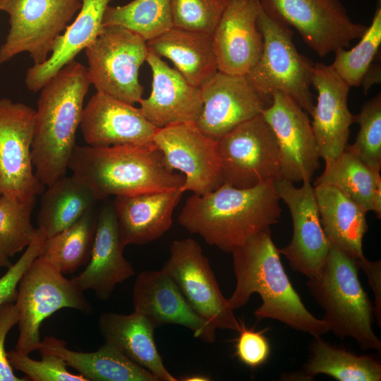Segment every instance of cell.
Wrapping results in <instances>:
<instances>
[{
	"label": "cell",
	"mask_w": 381,
	"mask_h": 381,
	"mask_svg": "<svg viewBox=\"0 0 381 381\" xmlns=\"http://www.w3.org/2000/svg\"><path fill=\"white\" fill-rule=\"evenodd\" d=\"M325 162V169L315 179L313 186H332L367 212L373 211L375 190L381 182L380 174L368 168L349 145L337 157Z\"/></svg>",
	"instance_id": "1f68e13d"
},
{
	"label": "cell",
	"mask_w": 381,
	"mask_h": 381,
	"mask_svg": "<svg viewBox=\"0 0 381 381\" xmlns=\"http://www.w3.org/2000/svg\"><path fill=\"white\" fill-rule=\"evenodd\" d=\"M81 1L76 18L57 37L47 60L28 69L25 83L29 90L40 91L51 78L90 46L100 32L105 10L111 0Z\"/></svg>",
	"instance_id": "d4e9b609"
},
{
	"label": "cell",
	"mask_w": 381,
	"mask_h": 381,
	"mask_svg": "<svg viewBox=\"0 0 381 381\" xmlns=\"http://www.w3.org/2000/svg\"><path fill=\"white\" fill-rule=\"evenodd\" d=\"M260 0H229L213 33L219 71L246 75L262 54V35L258 26Z\"/></svg>",
	"instance_id": "ac0fdd59"
},
{
	"label": "cell",
	"mask_w": 381,
	"mask_h": 381,
	"mask_svg": "<svg viewBox=\"0 0 381 381\" xmlns=\"http://www.w3.org/2000/svg\"><path fill=\"white\" fill-rule=\"evenodd\" d=\"M10 258L0 249V267H9L11 265Z\"/></svg>",
	"instance_id": "f6af8a7d"
},
{
	"label": "cell",
	"mask_w": 381,
	"mask_h": 381,
	"mask_svg": "<svg viewBox=\"0 0 381 381\" xmlns=\"http://www.w3.org/2000/svg\"><path fill=\"white\" fill-rule=\"evenodd\" d=\"M35 114L23 103L0 99V195L28 200L44 191L31 156Z\"/></svg>",
	"instance_id": "4fadbf2b"
},
{
	"label": "cell",
	"mask_w": 381,
	"mask_h": 381,
	"mask_svg": "<svg viewBox=\"0 0 381 381\" xmlns=\"http://www.w3.org/2000/svg\"><path fill=\"white\" fill-rule=\"evenodd\" d=\"M311 85L318 92L311 126L320 157L325 161L332 159L347 146L353 123L347 104L351 87L332 65L324 63L313 64Z\"/></svg>",
	"instance_id": "ffe728a7"
},
{
	"label": "cell",
	"mask_w": 381,
	"mask_h": 381,
	"mask_svg": "<svg viewBox=\"0 0 381 381\" xmlns=\"http://www.w3.org/2000/svg\"><path fill=\"white\" fill-rule=\"evenodd\" d=\"M351 49L337 50L332 66L351 87H359L368 69L373 64L381 44V4L376 8L370 25Z\"/></svg>",
	"instance_id": "d590c367"
},
{
	"label": "cell",
	"mask_w": 381,
	"mask_h": 381,
	"mask_svg": "<svg viewBox=\"0 0 381 381\" xmlns=\"http://www.w3.org/2000/svg\"><path fill=\"white\" fill-rule=\"evenodd\" d=\"M97 220L93 210L86 212L70 226L47 238L38 258L64 274L73 273L90 260Z\"/></svg>",
	"instance_id": "d6a6232c"
},
{
	"label": "cell",
	"mask_w": 381,
	"mask_h": 381,
	"mask_svg": "<svg viewBox=\"0 0 381 381\" xmlns=\"http://www.w3.org/2000/svg\"><path fill=\"white\" fill-rule=\"evenodd\" d=\"M359 125L354 143L349 145L360 159L373 172L381 169V95L368 100L353 116Z\"/></svg>",
	"instance_id": "8d00e7d4"
},
{
	"label": "cell",
	"mask_w": 381,
	"mask_h": 381,
	"mask_svg": "<svg viewBox=\"0 0 381 381\" xmlns=\"http://www.w3.org/2000/svg\"><path fill=\"white\" fill-rule=\"evenodd\" d=\"M133 310L150 318L157 327L172 324L185 327L205 343L216 339V328L199 315L162 269L143 271L136 277L132 292Z\"/></svg>",
	"instance_id": "d6986e66"
},
{
	"label": "cell",
	"mask_w": 381,
	"mask_h": 381,
	"mask_svg": "<svg viewBox=\"0 0 381 381\" xmlns=\"http://www.w3.org/2000/svg\"><path fill=\"white\" fill-rule=\"evenodd\" d=\"M149 52L147 42L138 35L116 25L102 26L85 49L91 85L131 104L143 98L139 70Z\"/></svg>",
	"instance_id": "ba28073f"
},
{
	"label": "cell",
	"mask_w": 381,
	"mask_h": 381,
	"mask_svg": "<svg viewBox=\"0 0 381 381\" xmlns=\"http://www.w3.org/2000/svg\"><path fill=\"white\" fill-rule=\"evenodd\" d=\"M145 61L152 71V82L150 96L138 102L144 116L156 128L195 123L202 107L200 88L150 51Z\"/></svg>",
	"instance_id": "603a6c76"
},
{
	"label": "cell",
	"mask_w": 381,
	"mask_h": 381,
	"mask_svg": "<svg viewBox=\"0 0 381 381\" xmlns=\"http://www.w3.org/2000/svg\"><path fill=\"white\" fill-rule=\"evenodd\" d=\"M38 351L40 355L60 357L87 381H159L155 375L107 341L95 351L83 352L71 350L64 340L48 336L42 340Z\"/></svg>",
	"instance_id": "4316f807"
},
{
	"label": "cell",
	"mask_w": 381,
	"mask_h": 381,
	"mask_svg": "<svg viewBox=\"0 0 381 381\" xmlns=\"http://www.w3.org/2000/svg\"><path fill=\"white\" fill-rule=\"evenodd\" d=\"M183 193L181 187L166 191L116 196L112 205L123 246L145 245L167 232Z\"/></svg>",
	"instance_id": "cb8c5ba5"
},
{
	"label": "cell",
	"mask_w": 381,
	"mask_h": 381,
	"mask_svg": "<svg viewBox=\"0 0 381 381\" xmlns=\"http://www.w3.org/2000/svg\"><path fill=\"white\" fill-rule=\"evenodd\" d=\"M262 115L278 144L281 179L311 181L320 157L308 114L291 97L274 91Z\"/></svg>",
	"instance_id": "9a60e30c"
},
{
	"label": "cell",
	"mask_w": 381,
	"mask_h": 381,
	"mask_svg": "<svg viewBox=\"0 0 381 381\" xmlns=\"http://www.w3.org/2000/svg\"><path fill=\"white\" fill-rule=\"evenodd\" d=\"M13 368L23 373L32 381H87L80 374L67 370L66 363L60 357L42 354L40 360H35L29 354L17 350L7 352Z\"/></svg>",
	"instance_id": "f35d334b"
},
{
	"label": "cell",
	"mask_w": 381,
	"mask_h": 381,
	"mask_svg": "<svg viewBox=\"0 0 381 381\" xmlns=\"http://www.w3.org/2000/svg\"><path fill=\"white\" fill-rule=\"evenodd\" d=\"M15 303L18 310L16 350L30 354L41 345L40 329L56 311L72 308L91 314L94 308L84 291L45 260L37 258L20 278Z\"/></svg>",
	"instance_id": "52a82bcc"
},
{
	"label": "cell",
	"mask_w": 381,
	"mask_h": 381,
	"mask_svg": "<svg viewBox=\"0 0 381 381\" xmlns=\"http://www.w3.org/2000/svg\"><path fill=\"white\" fill-rule=\"evenodd\" d=\"M148 50L169 59L191 85L201 88L219 71L212 35L173 27L147 42Z\"/></svg>",
	"instance_id": "f1b7e54d"
},
{
	"label": "cell",
	"mask_w": 381,
	"mask_h": 381,
	"mask_svg": "<svg viewBox=\"0 0 381 381\" xmlns=\"http://www.w3.org/2000/svg\"><path fill=\"white\" fill-rule=\"evenodd\" d=\"M274 186L289 209L293 224L291 240L279 248V253L294 271L311 278L324 265L331 247L320 223L314 187L310 181L298 188L282 179L275 180Z\"/></svg>",
	"instance_id": "2e32d148"
},
{
	"label": "cell",
	"mask_w": 381,
	"mask_h": 381,
	"mask_svg": "<svg viewBox=\"0 0 381 381\" xmlns=\"http://www.w3.org/2000/svg\"><path fill=\"white\" fill-rule=\"evenodd\" d=\"M152 142L169 168L184 176L183 193L201 195L223 184L217 141L204 134L195 123L157 128Z\"/></svg>",
	"instance_id": "5bb4252c"
},
{
	"label": "cell",
	"mask_w": 381,
	"mask_h": 381,
	"mask_svg": "<svg viewBox=\"0 0 381 381\" xmlns=\"http://www.w3.org/2000/svg\"><path fill=\"white\" fill-rule=\"evenodd\" d=\"M202 107L195 123L218 140L238 125L259 115L272 97L260 93L246 75L218 71L201 88Z\"/></svg>",
	"instance_id": "e0dca14e"
},
{
	"label": "cell",
	"mask_w": 381,
	"mask_h": 381,
	"mask_svg": "<svg viewBox=\"0 0 381 381\" xmlns=\"http://www.w3.org/2000/svg\"><path fill=\"white\" fill-rule=\"evenodd\" d=\"M207 377L204 375H189L184 377L183 379H181V380H186V381H195V380H210Z\"/></svg>",
	"instance_id": "bcb514c9"
},
{
	"label": "cell",
	"mask_w": 381,
	"mask_h": 381,
	"mask_svg": "<svg viewBox=\"0 0 381 381\" xmlns=\"http://www.w3.org/2000/svg\"><path fill=\"white\" fill-rule=\"evenodd\" d=\"M279 200L274 181L248 188L223 183L213 191L188 198L178 222L210 246L231 253L279 222Z\"/></svg>",
	"instance_id": "7a4b0ae2"
},
{
	"label": "cell",
	"mask_w": 381,
	"mask_h": 381,
	"mask_svg": "<svg viewBox=\"0 0 381 381\" xmlns=\"http://www.w3.org/2000/svg\"><path fill=\"white\" fill-rule=\"evenodd\" d=\"M90 85L86 66L73 60L40 90L31 156L44 186L66 175Z\"/></svg>",
	"instance_id": "277c9868"
},
{
	"label": "cell",
	"mask_w": 381,
	"mask_h": 381,
	"mask_svg": "<svg viewBox=\"0 0 381 381\" xmlns=\"http://www.w3.org/2000/svg\"><path fill=\"white\" fill-rule=\"evenodd\" d=\"M313 187L320 223L330 244L356 263L365 260L367 212L332 186Z\"/></svg>",
	"instance_id": "83f0119b"
},
{
	"label": "cell",
	"mask_w": 381,
	"mask_h": 381,
	"mask_svg": "<svg viewBox=\"0 0 381 381\" xmlns=\"http://www.w3.org/2000/svg\"><path fill=\"white\" fill-rule=\"evenodd\" d=\"M323 374L339 381H380L381 363L373 355H357L321 337H313L308 358L298 373L289 378L310 380Z\"/></svg>",
	"instance_id": "f546056e"
},
{
	"label": "cell",
	"mask_w": 381,
	"mask_h": 381,
	"mask_svg": "<svg viewBox=\"0 0 381 381\" xmlns=\"http://www.w3.org/2000/svg\"><path fill=\"white\" fill-rule=\"evenodd\" d=\"M19 314L15 302H7L0 308V381H28L25 377H19L14 373L5 349L6 338L18 324Z\"/></svg>",
	"instance_id": "b9f144b4"
},
{
	"label": "cell",
	"mask_w": 381,
	"mask_h": 381,
	"mask_svg": "<svg viewBox=\"0 0 381 381\" xmlns=\"http://www.w3.org/2000/svg\"><path fill=\"white\" fill-rule=\"evenodd\" d=\"M35 201L36 197L21 200L0 195V249L9 258L26 248L36 235L31 222Z\"/></svg>",
	"instance_id": "e575fe53"
},
{
	"label": "cell",
	"mask_w": 381,
	"mask_h": 381,
	"mask_svg": "<svg viewBox=\"0 0 381 381\" xmlns=\"http://www.w3.org/2000/svg\"><path fill=\"white\" fill-rule=\"evenodd\" d=\"M81 5V0H0V11L8 15L10 24L0 47V65L23 52L34 64L45 61Z\"/></svg>",
	"instance_id": "9c48e42d"
},
{
	"label": "cell",
	"mask_w": 381,
	"mask_h": 381,
	"mask_svg": "<svg viewBox=\"0 0 381 381\" xmlns=\"http://www.w3.org/2000/svg\"><path fill=\"white\" fill-rule=\"evenodd\" d=\"M258 26L262 35V51L246 77L262 95L272 97L273 92H282L311 116L315 108L310 91L314 64L298 52L291 27L270 16L262 8L258 18Z\"/></svg>",
	"instance_id": "8992f818"
},
{
	"label": "cell",
	"mask_w": 381,
	"mask_h": 381,
	"mask_svg": "<svg viewBox=\"0 0 381 381\" xmlns=\"http://www.w3.org/2000/svg\"><path fill=\"white\" fill-rule=\"evenodd\" d=\"M80 128L94 147L148 143L157 129L140 108L97 91L83 108Z\"/></svg>",
	"instance_id": "44dd1931"
},
{
	"label": "cell",
	"mask_w": 381,
	"mask_h": 381,
	"mask_svg": "<svg viewBox=\"0 0 381 381\" xmlns=\"http://www.w3.org/2000/svg\"><path fill=\"white\" fill-rule=\"evenodd\" d=\"M191 308L216 329L238 332L240 321L219 286L208 259L193 238L175 240L162 268Z\"/></svg>",
	"instance_id": "7c38bea8"
},
{
	"label": "cell",
	"mask_w": 381,
	"mask_h": 381,
	"mask_svg": "<svg viewBox=\"0 0 381 381\" xmlns=\"http://www.w3.org/2000/svg\"><path fill=\"white\" fill-rule=\"evenodd\" d=\"M380 81V65L372 64L364 75L361 85H363L364 92H366L375 83Z\"/></svg>",
	"instance_id": "ee69618b"
},
{
	"label": "cell",
	"mask_w": 381,
	"mask_h": 381,
	"mask_svg": "<svg viewBox=\"0 0 381 381\" xmlns=\"http://www.w3.org/2000/svg\"><path fill=\"white\" fill-rule=\"evenodd\" d=\"M104 341L118 347L128 358L155 375L159 381H178L166 368L154 338L157 327L145 314L103 313L98 320Z\"/></svg>",
	"instance_id": "484cf974"
},
{
	"label": "cell",
	"mask_w": 381,
	"mask_h": 381,
	"mask_svg": "<svg viewBox=\"0 0 381 381\" xmlns=\"http://www.w3.org/2000/svg\"><path fill=\"white\" fill-rule=\"evenodd\" d=\"M231 253L236 286L227 302L232 310L243 307L252 294H258L262 299L261 306L254 311L258 322L275 320L313 337L329 332L328 324L306 308L293 287L270 228L234 248Z\"/></svg>",
	"instance_id": "6da1fadb"
},
{
	"label": "cell",
	"mask_w": 381,
	"mask_h": 381,
	"mask_svg": "<svg viewBox=\"0 0 381 381\" xmlns=\"http://www.w3.org/2000/svg\"><path fill=\"white\" fill-rule=\"evenodd\" d=\"M229 0H170L174 27L212 35Z\"/></svg>",
	"instance_id": "74e56055"
},
{
	"label": "cell",
	"mask_w": 381,
	"mask_h": 381,
	"mask_svg": "<svg viewBox=\"0 0 381 381\" xmlns=\"http://www.w3.org/2000/svg\"><path fill=\"white\" fill-rule=\"evenodd\" d=\"M124 248L113 205H105L97 214L87 265L72 280L82 291H93L99 299L108 300L117 284L135 274L132 264L123 256Z\"/></svg>",
	"instance_id": "7402d4cb"
},
{
	"label": "cell",
	"mask_w": 381,
	"mask_h": 381,
	"mask_svg": "<svg viewBox=\"0 0 381 381\" xmlns=\"http://www.w3.org/2000/svg\"><path fill=\"white\" fill-rule=\"evenodd\" d=\"M365 273L375 296V315L377 324L381 327V261L365 260L356 263Z\"/></svg>",
	"instance_id": "7bdbcfd3"
},
{
	"label": "cell",
	"mask_w": 381,
	"mask_h": 381,
	"mask_svg": "<svg viewBox=\"0 0 381 381\" xmlns=\"http://www.w3.org/2000/svg\"><path fill=\"white\" fill-rule=\"evenodd\" d=\"M72 175L96 199L181 188L184 176L166 163L153 142L94 147L75 145L68 164Z\"/></svg>",
	"instance_id": "3957f363"
},
{
	"label": "cell",
	"mask_w": 381,
	"mask_h": 381,
	"mask_svg": "<svg viewBox=\"0 0 381 381\" xmlns=\"http://www.w3.org/2000/svg\"><path fill=\"white\" fill-rule=\"evenodd\" d=\"M102 25L120 26L150 41L174 27L170 0H133L122 6H108Z\"/></svg>",
	"instance_id": "836d02e7"
},
{
	"label": "cell",
	"mask_w": 381,
	"mask_h": 381,
	"mask_svg": "<svg viewBox=\"0 0 381 381\" xmlns=\"http://www.w3.org/2000/svg\"><path fill=\"white\" fill-rule=\"evenodd\" d=\"M98 200L91 190L73 175L58 179L43 192L37 215L38 228L46 238L70 226Z\"/></svg>",
	"instance_id": "4dcf8cb0"
},
{
	"label": "cell",
	"mask_w": 381,
	"mask_h": 381,
	"mask_svg": "<svg viewBox=\"0 0 381 381\" xmlns=\"http://www.w3.org/2000/svg\"><path fill=\"white\" fill-rule=\"evenodd\" d=\"M356 262L331 245L320 271L307 286L324 310V320L336 337L353 339L361 350L381 351L373 329L375 306L364 291Z\"/></svg>",
	"instance_id": "5b68a950"
},
{
	"label": "cell",
	"mask_w": 381,
	"mask_h": 381,
	"mask_svg": "<svg viewBox=\"0 0 381 381\" xmlns=\"http://www.w3.org/2000/svg\"><path fill=\"white\" fill-rule=\"evenodd\" d=\"M270 16L294 28L320 56L360 38L367 26L356 23L339 0H260Z\"/></svg>",
	"instance_id": "8fae6325"
},
{
	"label": "cell",
	"mask_w": 381,
	"mask_h": 381,
	"mask_svg": "<svg viewBox=\"0 0 381 381\" xmlns=\"http://www.w3.org/2000/svg\"><path fill=\"white\" fill-rule=\"evenodd\" d=\"M45 239L44 233L37 228L35 238L23 254L0 277V308L5 303L15 302L19 281L32 262L38 258Z\"/></svg>",
	"instance_id": "ab89813d"
},
{
	"label": "cell",
	"mask_w": 381,
	"mask_h": 381,
	"mask_svg": "<svg viewBox=\"0 0 381 381\" xmlns=\"http://www.w3.org/2000/svg\"><path fill=\"white\" fill-rule=\"evenodd\" d=\"M223 183L238 188L281 179L275 135L262 114L217 140Z\"/></svg>",
	"instance_id": "30bf717a"
},
{
	"label": "cell",
	"mask_w": 381,
	"mask_h": 381,
	"mask_svg": "<svg viewBox=\"0 0 381 381\" xmlns=\"http://www.w3.org/2000/svg\"><path fill=\"white\" fill-rule=\"evenodd\" d=\"M238 336L235 344V356L244 365L257 368L268 360L271 346L263 332L248 328L240 321Z\"/></svg>",
	"instance_id": "60d3db41"
}]
</instances>
